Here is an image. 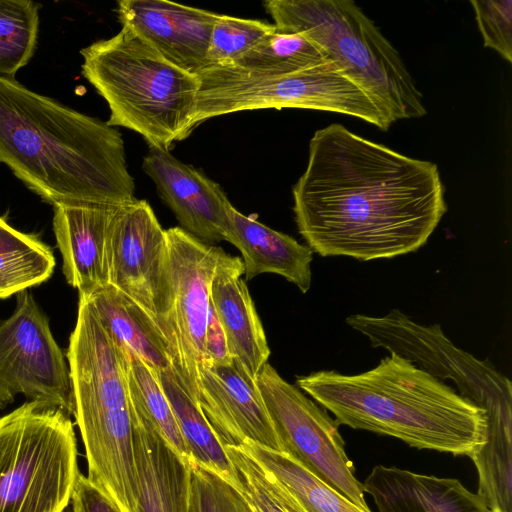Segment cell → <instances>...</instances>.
Segmentation results:
<instances>
[{"instance_id":"d6986e66","label":"cell","mask_w":512,"mask_h":512,"mask_svg":"<svg viewBox=\"0 0 512 512\" xmlns=\"http://www.w3.org/2000/svg\"><path fill=\"white\" fill-rule=\"evenodd\" d=\"M362 484L379 512H493L483 496L453 478L376 465Z\"/></svg>"},{"instance_id":"d4e9b609","label":"cell","mask_w":512,"mask_h":512,"mask_svg":"<svg viewBox=\"0 0 512 512\" xmlns=\"http://www.w3.org/2000/svg\"><path fill=\"white\" fill-rule=\"evenodd\" d=\"M54 267L49 246L11 227L0 216V299L46 281Z\"/></svg>"},{"instance_id":"9c48e42d","label":"cell","mask_w":512,"mask_h":512,"mask_svg":"<svg viewBox=\"0 0 512 512\" xmlns=\"http://www.w3.org/2000/svg\"><path fill=\"white\" fill-rule=\"evenodd\" d=\"M346 324L435 378L455 383L459 394L486 412L487 426L512 427V385L488 360L456 347L440 325L419 324L398 309L384 316L350 315Z\"/></svg>"},{"instance_id":"ac0fdd59","label":"cell","mask_w":512,"mask_h":512,"mask_svg":"<svg viewBox=\"0 0 512 512\" xmlns=\"http://www.w3.org/2000/svg\"><path fill=\"white\" fill-rule=\"evenodd\" d=\"M243 272L242 259L227 254L214 274L210 304L231 358L255 380L268 363L270 349Z\"/></svg>"},{"instance_id":"f1b7e54d","label":"cell","mask_w":512,"mask_h":512,"mask_svg":"<svg viewBox=\"0 0 512 512\" xmlns=\"http://www.w3.org/2000/svg\"><path fill=\"white\" fill-rule=\"evenodd\" d=\"M275 29L265 21L220 14L210 37L207 68L233 66Z\"/></svg>"},{"instance_id":"d6a6232c","label":"cell","mask_w":512,"mask_h":512,"mask_svg":"<svg viewBox=\"0 0 512 512\" xmlns=\"http://www.w3.org/2000/svg\"><path fill=\"white\" fill-rule=\"evenodd\" d=\"M68 510L70 512H120L113 502L81 473L77 477Z\"/></svg>"},{"instance_id":"52a82bcc","label":"cell","mask_w":512,"mask_h":512,"mask_svg":"<svg viewBox=\"0 0 512 512\" xmlns=\"http://www.w3.org/2000/svg\"><path fill=\"white\" fill-rule=\"evenodd\" d=\"M28 401L0 418V512H64L79 475L72 421Z\"/></svg>"},{"instance_id":"83f0119b","label":"cell","mask_w":512,"mask_h":512,"mask_svg":"<svg viewBox=\"0 0 512 512\" xmlns=\"http://www.w3.org/2000/svg\"><path fill=\"white\" fill-rule=\"evenodd\" d=\"M40 7L30 0H0V76L15 78L34 55Z\"/></svg>"},{"instance_id":"3957f363","label":"cell","mask_w":512,"mask_h":512,"mask_svg":"<svg viewBox=\"0 0 512 512\" xmlns=\"http://www.w3.org/2000/svg\"><path fill=\"white\" fill-rule=\"evenodd\" d=\"M296 386L338 425L392 436L411 447L470 457L485 442L484 409L395 353L368 371L321 370L297 377Z\"/></svg>"},{"instance_id":"4fadbf2b","label":"cell","mask_w":512,"mask_h":512,"mask_svg":"<svg viewBox=\"0 0 512 512\" xmlns=\"http://www.w3.org/2000/svg\"><path fill=\"white\" fill-rule=\"evenodd\" d=\"M106 256L108 284L135 301L157 326L166 294L167 235L146 200L115 208Z\"/></svg>"},{"instance_id":"ffe728a7","label":"cell","mask_w":512,"mask_h":512,"mask_svg":"<svg viewBox=\"0 0 512 512\" xmlns=\"http://www.w3.org/2000/svg\"><path fill=\"white\" fill-rule=\"evenodd\" d=\"M223 237L241 252L246 281L263 273H274L296 285L302 293L310 289L313 251L307 245L242 214L232 204Z\"/></svg>"},{"instance_id":"f546056e","label":"cell","mask_w":512,"mask_h":512,"mask_svg":"<svg viewBox=\"0 0 512 512\" xmlns=\"http://www.w3.org/2000/svg\"><path fill=\"white\" fill-rule=\"evenodd\" d=\"M188 463L189 512H254L240 492L220 475L194 462Z\"/></svg>"},{"instance_id":"5b68a950","label":"cell","mask_w":512,"mask_h":512,"mask_svg":"<svg viewBox=\"0 0 512 512\" xmlns=\"http://www.w3.org/2000/svg\"><path fill=\"white\" fill-rule=\"evenodd\" d=\"M80 54L82 75L108 104L109 126L133 130L165 151L191 134L197 75L165 60L126 26Z\"/></svg>"},{"instance_id":"7c38bea8","label":"cell","mask_w":512,"mask_h":512,"mask_svg":"<svg viewBox=\"0 0 512 512\" xmlns=\"http://www.w3.org/2000/svg\"><path fill=\"white\" fill-rule=\"evenodd\" d=\"M19 394L74 414L69 366L45 313L26 290L17 293L12 315L0 321V409Z\"/></svg>"},{"instance_id":"2e32d148","label":"cell","mask_w":512,"mask_h":512,"mask_svg":"<svg viewBox=\"0 0 512 512\" xmlns=\"http://www.w3.org/2000/svg\"><path fill=\"white\" fill-rule=\"evenodd\" d=\"M142 169L183 230L208 244L224 241L231 203L218 183L157 148L149 147Z\"/></svg>"},{"instance_id":"8992f818","label":"cell","mask_w":512,"mask_h":512,"mask_svg":"<svg viewBox=\"0 0 512 512\" xmlns=\"http://www.w3.org/2000/svg\"><path fill=\"white\" fill-rule=\"evenodd\" d=\"M279 31L317 44L374 102L386 120L426 115L422 93L399 52L351 0H267Z\"/></svg>"},{"instance_id":"e575fe53","label":"cell","mask_w":512,"mask_h":512,"mask_svg":"<svg viewBox=\"0 0 512 512\" xmlns=\"http://www.w3.org/2000/svg\"><path fill=\"white\" fill-rule=\"evenodd\" d=\"M64 512H70V511L68 510V507L66 508V510H65Z\"/></svg>"},{"instance_id":"ba28073f","label":"cell","mask_w":512,"mask_h":512,"mask_svg":"<svg viewBox=\"0 0 512 512\" xmlns=\"http://www.w3.org/2000/svg\"><path fill=\"white\" fill-rule=\"evenodd\" d=\"M193 129L225 114L257 109L300 108L349 115L387 131L391 124L369 96L330 59L276 75H250L236 67L197 74Z\"/></svg>"},{"instance_id":"7a4b0ae2","label":"cell","mask_w":512,"mask_h":512,"mask_svg":"<svg viewBox=\"0 0 512 512\" xmlns=\"http://www.w3.org/2000/svg\"><path fill=\"white\" fill-rule=\"evenodd\" d=\"M0 162L52 204L136 200L119 130L0 76Z\"/></svg>"},{"instance_id":"cb8c5ba5","label":"cell","mask_w":512,"mask_h":512,"mask_svg":"<svg viewBox=\"0 0 512 512\" xmlns=\"http://www.w3.org/2000/svg\"><path fill=\"white\" fill-rule=\"evenodd\" d=\"M185 442L189 461L205 467L235 486L237 472L198 401L170 367L156 373Z\"/></svg>"},{"instance_id":"4dcf8cb0","label":"cell","mask_w":512,"mask_h":512,"mask_svg":"<svg viewBox=\"0 0 512 512\" xmlns=\"http://www.w3.org/2000/svg\"><path fill=\"white\" fill-rule=\"evenodd\" d=\"M484 46L512 62V0H472Z\"/></svg>"},{"instance_id":"7402d4cb","label":"cell","mask_w":512,"mask_h":512,"mask_svg":"<svg viewBox=\"0 0 512 512\" xmlns=\"http://www.w3.org/2000/svg\"><path fill=\"white\" fill-rule=\"evenodd\" d=\"M238 447L259 465L266 486L286 512H366L287 454L254 443Z\"/></svg>"},{"instance_id":"4316f807","label":"cell","mask_w":512,"mask_h":512,"mask_svg":"<svg viewBox=\"0 0 512 512\" xmlns=\"http://www.w3.org/2000/svg\"><path fill=\"white\" fill-rule=\"evenodd\" d=\"M327 59L325 52L308 37L276 28L233 67L250 75H276L298 71Z\"/></svg>"},{"instance_id":"e0dca14e","label":"cell","mask_w":512,"mask_h":512,"mask_svg":"<svg viewBox=\"0 0 512 512\" xmlns=\"http://www.w3.org/2000/svg\"><path fill=\"white\" fill-rule=\"evenodd\" d=\"M116 207L90 203L53 206V230L63 273L79 296L87 297L108 285L107 231Z\"/></svg>"},{"instance_id":"8fae6325","label":"cell","mask_w":512,"mask_h":512,"mask_svg":"<svg viewBox=\"0 0 512 512\" xmlns=\"http://www.w3.org/2000/svg\"><path fill=\"white\" fill-rule=\"evenodd\" d=\"M255 382L281 451L356 506L371 512L335 419L269 363Z\"/></svg>"},{"instance_id":"603a6c76","label":"cell","mask_w":512,"mask_h":512,"mask_svg":"<svg viewBox=\"0 0 512 512\" xmlns=\"http://www.w3.org/2000/svg\"><path fill=\"white\" fill-rule=\"evenodd\" d=\"M85 298L116 344L129 348L155 373L172 367L164 337L135 301L109 284Z\"/></svg>"},{"instance_id":"9a60e30c","label":"cell","mask_w":512,"mask_h":512,"mask_svg":"<svg viewBox=\"0 0 512 512\" xmlns=\"http://www.w3.org/2000/svg\"><path fill=\"white\" fill-rule=\"evenodd\" d=\"M122 26L133 30L165 60L197 75L207 68V51L220 14L165 0H120Z\"/></svg>"},{"instance_id":"5bb4252c","label":"cell","mask_w":512,"mask_h":512,"mask_svg":"<svg viewBox=\"0 0 512 512\" xmlns=\"http://www.w3.org/2000/svg\"><path fill=\"white\" fill-rule=\"evenodd\" d=\"M197 401L223 446L254 443L282 452L255 380L234 360L200 369Z\"/></svg>"},{"instance_id":"6da1fadb","label":"cell","mask_w":512,"mask_h":512,"mask_svg":"<svg viewBox=\"0 0 512 512\" xmlns=\"http://www.w3.org/2000/svg\"><path fill=\"white\" fill-rule=\"evenodd\" d=\"M292 192L298 232L323 257L370 261L415 252L447 210L435 163L339 123L314 133Z\"/></svg>"},{"instance_id":"277c9868","label":"cell","mask_w":512,"mask_h":512,"mask_svg":"<svg viewBox=\"0 0 512 512\" xmlns=\"http://www.w3.org/2000/svg\"><path fill=\"white\" fill-rule=\"evenodd\" d=\"M67 360L87 478L114 503H129L139 485L124 355L84 297H79Z\"/></svg>"},{"instance_id":"484cf974","label":"cell","mask_w":512,"mask_h":512,"mask_svg":"<svg viewBox=\"0 0 512 512\" xmlns=\"http://www.w3.org/2000/svg\"><path fill=\"white\" fill-rule=\"evenodd\" d=\"M117 345L124 355L132 409L147 420L167 444L188 462L185 442L156 373L129 348Z\"/></svg>"},{"instance_id":"30bf717a","label":"cell","mask_w":512,"mask_h":512,"mask_svg":"<svg viewBox=\"0 0 512 512\" xmlns=\"http://www.w3.org/2000/svg\"><path fill=\"white\" fill-rule=\"evenodd\" d=\"M166 294L157 327L168 346L172 367L197 400V379L204 365L210 287L227 253L181 227L166 230Z\"/></svg>"},{"instance_id":"836d02e7","label":"cell","mask_w":512,"mask_h":512,"mask_svg":"<svg viewBox=\"0 0 512 512\" xmlns=\"http://www.w3.org/2000/svg\"><path fill=\"white\" fill-rule=\"evenodd\" d=\"M232 360L225 334L210 304L205 334L204 365H223Z\"/></svg>"},{"instance_id":"44dd1931","label":"cell","mask_w":512,"mask_h":512,"mask_svg":"<svg viewBox=\"0 0 512 512\" xmlns=\"http://www.w3.org/2000/svg\"><path fill=\"white\" fill-rule=\"evenodd\" d=\"M132 413L139 512H189V463L147 420Z\"/></svg>"},{"instance_id":"1f68e13d","label":"cell","mask_w":512,"mask_h":512,"mask_svg":"<svg viewBox=\"0 0 512 512\" xmlns=\"http://www.w3.org/2000/svg\"><path fill=\"white\" fill-rule=\"evenodd\" d=\"M236 472L235 488L254 512H286L265 484L256 461L238 446H224Z\"/></svg>"}]
</instances>
